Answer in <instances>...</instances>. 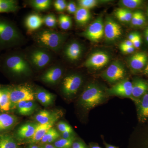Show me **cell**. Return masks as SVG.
Instances as JSON below:
<instances>
[{
    "label": "cell",
    "instance_id": "7a4b0ae2",
    "mask_svg": "<svg viewBox=\"0 0 148 148\" xmlns=\"http://www.w3.org/2000/svg\"><path fill=\"white\" fill-rule=\"evenodd\" d=\"M103 88L95 84L87 86L80 97V104L86 110H89L98 106L106 99Z\"/></svg>",
    "mask_w": 148,
    "mask_h": 148
},
{
    "label": "cell",
    "instance_id": "44dd1931",
    "mask_svg": "<svg viewBox=\"0 0 148 148\" xmlns=\"http://www.w3.org/2000/svg\"><path fill=\"white\" fill-rule=\"evenodd\" d=\"M136 104L138 106L139 120L142 122L146 121L148 119V92L143 95L142 99Z\"/></svg>",
    "mask_w": 148,
    "mask_h": 148
},
{
    "label": "cell",
    "instance_id": "f5cc1de1",
    "mask_svg": "<svg viewBox=\"0 0 148 148\" xmlns=\"http://www.w3.org/2000/svg\"><path fill=\"white\" fill-rule=\"evenodd\" d=\"M145 37L147 42L148 43V27L146 29L145 32Z\"/></svg>",
    "mask_w": 148,
    "mask_h": 148
},
{
    "label": "cell",
    "instance_id": "603a6c76",
    "mask_svg": "<svg viewBox=\"0 0 148 148\" xmlns=\"http://www.w3.org/2000/svg\"><path fill=\"white\" fill-rule=\"evenodd\" d=\"M62 111L51 112L47 110H42L39 112L35 117L36 121L39 124H44L51 120Z\"/></svg>",
    "mask_w": 148,
    "mask_h": 148
},
{
    "label": "cell",
    "instance_id": "7402d4cb",
    "mask_svg": "<svg viewBox=\"0 0 148 148\" xmlns=\"http://www.w3.org/2000/svg\"><path fill=\"white\" fill-rule=\"evenodd\" d=\"M35 97L42 105L49 106L53 103L55 95L42 89H38L35 92Z\"/></svg>",
    "mask_w": 148,
    "mask_h": 148
},
{
    "label": "cell",
    "instance_id": "7bdbcfd3",
    "mask_svg": "<svg viewBox=\"0 0 148 148\" xmlns=\"http://www.w3.org/2000/svg\"><path fill=\"white\" fill-rule=\"evenodd\" d=\"M145 21L146 18L145 15L142 12L140 11L138 21H137V24H136V27H140L143 26L145 24Z\"/></svg>",
    "mask_w": 148,
    "mask_h": 148
},
{
    "label": "cell",
    "instance_id": "9a60e30c",
    "mask_svg": "<svg viewBox=\"0 0 148 148\" xmlns=\"http://www.w3.org/2000/svg\"><path fill=\"white\" fill-rule=\"evenodd\" d=\"M63 69L59 66H54L48 69L41 77L42 80L46 83L54 84L58 82L62 76Z\"/></svg>",
    "mask_w": 148,
    "mask_h": 148
},
{
    "label": "cell",
    "instance_id": "d6a6232c",
    "mask_svg": "<svg viewBox=\"0 0 148 148\" xmlns=\"http://www.w3.org/2000/svg\"><path fill=\"white\" fill-rule=\"evenodd\" d=\"M101 2L97 0H79L78 1V4L79 6L90 10L91 9L96 7Z\"/></svg>",
    "mask_w": 148,
    "mask_h": 148
},
{
    "label": "cell",
    "instance_id": "4fadbf2b",
    "mask_svg": "<svg viewBox=\"0 0 148 148\" xmlns=\"http://www.w3.org/2000/svg\"><path fill=\"white\" fill-rule=\"evenodd\" d=\"M83 51L82 45L78 42L74 41L66 46L64 49V54L69 61L75 62L79 60Z\"/></svg>",
    "mask_w": 148,
    "mask_h": 148
},
{
    "label": "cell",
    "instance_id": "5bb4252c",
    "mask_svg": "<svg viewBox=\"0 0 148 148\" xmlns=\"http://www.w3.org/2000/svg\"><path fill=\"white\" fill-rule=\"evenodd\" d=\"M62 114L63 113L61 112V113L56 115L54 118L46 124H38L34 135L30 139L28 140V142L32 144L40 142L46 133L52 127L53 125L55 124L56 122L58 121V119L62 116Z\"/></svg>",
    "mask_w": 148,
    "mask_h": 148
},
{
    "label": "cell",
    "instance_id": "ee69618b",
    "mask_svg": "<svg viewBox=\"0 0 148 148\" xmlns=\"http://www.w3.org/2000/svg\"><path fill=\"white\" fill-rule=\"evenodd\" d=\"M140 11H137L133 12L132 14V19H131L130 23L133 26L136 27L137 21H138V16L140 14Z\"/></svg>",
    "mask_w": 148,
    "mask_h": 148
},
{
    "label": "cell",
    "instance_id": "f907efd6",
    "mask_svg": "<svg viewBox=\"0 0 148 148\" xmlns=\"http://www.w3.org/2000/svg\"><path fill=\"white\" fill-rule=\"evenodd\" d=\"M89 148H102L100 146L98 145V144L95 143H91L89 145Z\"/></svg>",
    "mask_w": 148,
    "mask_h": 148
},
{
    "label": "cell",
    "instance_id": "d4e9b609",
    "mask_svg": "<svg viewBox=\"0 0 148 148\" xmlns=\"http://www.w3.org/2000/svg\"><path fill=\"white\" fill-rule=\"evenodd\" d=\"M18 3L13 0H0V13L14 12L18 9Z\"/></svg>",
    "mask_w": 148,
    "mask_h": 148
},
{
    "label": "cell",
    "instance_id": "5b68a950",
    "mask_svg": "<svg viewBox=\"0 0 148 148\" xmlns=\"http://www.w3.org/2000/svg\"><path fill=\"white\" fill-rule=\"evenodd\" d=\"M35 92L29 85H21L10 90L11 108L16 107L19 102L22 101H33L35 98Z\"/></svg>",
    "mask_w": 148,
    "mask_h": 148
},
{
    "label": "cell",
    "instance_id": "db71d44e",
    "mask_svg": "<svg viewBox=\"0 0 148 148\" xmlns=\"http://www.w3.org/2000/svg\"><path fill=\"white\" fill-rule=\"evenodd\" d=\"M144 73L147 75H148V64L147 66H146L145 69L144 70Z\"/></svg>",
    "mask_w": 148,
    "mask_h": 148
},
{
    "label": "cell",
    "instance_id": "8fae6325",
    "mask_svg": "<svg viewBox=\"0 0 148 148\" xmlns=\"http://www.w3.org/2000/svg\"><path fill=\"white\" fill-rule=\"evenodd\" d=\"M132 82L129 80L124 79L117 83L106 92L109 95H116L132 99Z\"/></svg>",
    "mask_w": 148,
    "mask_h": 148
},
{
    "label": "cell",
    "instance_id": "52a82bcc",
    "mask_svg": "<svg viewBox=\"0 0 148 148\" xmlns=\"http://www.w3.org/2000/svg\"><path fill=\"white\" fill-rule=\"evenodd\" d=\"M104 35V23L103 17H97L89 24L81 35L93 42L100 41Z\"/></svg>",
    "mask_w": 148,
    "mask_h": 148
},
{
    "label": "cell",
    "instance_id": "ffe728a7",
    "mask_svg": "<svg viewBox=\"0 0 148 148\" xmlns=\"http://www.w3.org/2000/svg\"><path fill=\"white\" fill-rule=\"evenodd\" d=\"M74 15L76 23L80 27L86 26L91 18L90 10L79 6H78L77 10Z\"/></svg>",
    "mask_w": 148,
    "mask_h": 148
},
{
    "label": "cell",
    "instance_id": "11a10c76",
    "mask_svg": "<svg viewBox=\"0 0 148 148\" xmlns=\"http://www.w3.org/2000/svg\"><path fill=\"white\" fill-rule=\"evenodd\" d=\"M29 147H30L31 148H40L38 146L36 145H33V144H32V145H30Z\"/></svg>",
    "mask_w": 148,
    "mask_h": 148
},
{
    "label": "cell",
    "instance_id": "8d00e7d4",
    "mask_svg": "<svg viewBox=\"0 0 148 148\" xmlns=\"http://www.w3.org/2000/svg\"><path fill=\"white\" fill-rule=\"evenodd\" d=\"M57 127L61 133L65 132H73L72 127L65 122H59L57 123Z\"/></svg>",
    "mask_w": 148,
    "mask_h": 148
},
{
    "label": "cell",
    "instance_id": "1f68e13d",
    "mask_svg": "<svg viewBox=\"0 0 148 148\" xmlns=\"http://www.w3.org/2000/svg\"><path fill=\"white\" fill-rule=\"evenodd\" d=\"M43 24L48 27L51 28H55L57 24V18L53 14H49L43 17Z\"/></svg>",
    "mask_w": 148,
    "mask_h": 148
},
{
    "label": "cell",
    "instance_id": "484cf974",
    "mask_svg": "<svg viewBox=\"0 0 148 148\" xmlns=\"http://www.w3.org/2000/svg\"><path fill=\"white\" fill-rule=\"evenodd\" d=\"M16 121L15 117L8 114H3L1 115L0 130L8 129L12 127Z\"/></svg>",
    "mask_w": 148,
    "mask_h": 148
},
{
    "label": "cell",
    "instance_id": "4316f807",
    "mask_svg": "<svg viewBox=\"0 0 148 148\" xmlns=\"http://www.w3.org/2000/svg\"><path fill=\"white\" fill-rule=\"evenodd\" d=\"M51 3L50 0H34L31 2V5L36 10L45 11L50 9Z\"/></svg>",
    "mask_w": 148,
    "mask_h": 148
},
{
    "label": "cell",
    "instance_id": "ba28073f",
    "mask_svg": "<svg viewBox=\"0 0 148 148\" xmlns=\"http://www.w3.org/2000/svg\"><path fill=\"white\" fill-rule=\"evenodd\" d=\"M110 58V56L107 52L98 51L91 53L84 65L88 69L99 70L106 66Z\"/></svg>",
    "mask_w": 148,
    "mask_h": 148
},
{
    "label": "cell",
    "instance_id": "4dcf8cb0",
    "mask_svg": "<svg viewBox=\"0 0 148 148\" xmlns=\"http://www.w3.org/2000/svg\"><path fill=\"white\" fill-rule=\"evenodd\" d=\"M75 139V136L68 139L61 138L56 141L53 145L56 148H71Z\"/></svg>",
    "mask_w": 148,
    "mask_h": 148
},
{
    "label": "cell",
    "instance_id": "b9f144b4",
    "mask_svg": "<svg viewBox=\"0 0 148 148\" xmlns=\"http://www.w3.org/2000/svg\"><path fill=\"white\" fill-rule=\"evenodd\" d=\"M120 49L123 53L125 54H130L134 52L135 48L134 47H125L120 45Z\"/></svg>",
    "mask_w": 148,
    "mask_h": 148
},
{
    "label": "cell",
    "instance_id": "836d02e7",
    "mask_svg": "<svg viewBox=\"0 0 148 148\" xmlns=\"http://www.w3.org/2000/svg\"><path fill=\"white\" fill-rule=\"evenodd\" d=\"M36 108V104L33 101H27L20 115L24 116L29 115L34 112Z\"/></svg>",
    "mask_w": 148,
    "mask_h": 148
},
{
    "label": "cell",
    "instance_id": "6da1fadb",
    "mask_svg": "<svg viewBox=\"0 0 148 148\" xmlns=\"http://www.w3.org/2000/svg\"><path fill=\"white\" fill-rule=\"evenodd\" d=\"M68 35L50 30L44 29L37 33L35 37L37 43L42 47L57 51L60 50L67 40Z\"/></svg>",
    "mask_w": 148,
    "mask_h": 148
},
{
    "label": "cell",
    "instance_id": "f35d334b",
    "mask_svg": "<svg viewBox=\"0 0 148 148\" xmlns=\"http://www.w3.org/2000/svg\"><path fill=\"white\" fill-rule=\"evenodd\" d=\"M121 9L122 11L123 12V15H124L125 23H128L130 22L131 19H132L133 13L131 12L130 10L124 8H121Z\"/></svg>",
    "mask_w": 148,
    "mask_h": 148
},
{
    "label": "cell",
    "instance_id": "ab89813d",
    "mask_svg": "<svg viewBox=\"0 0 148 148\" xmlns=\"http://www.w3.org/2000/svg\"><path fill=\"white\" fill-rule=\"evenodd\" d=\"M114 15L119 21L122 23H125V19L121 8H117L116 10L114 12Z\"/></svg>",
    "mask_w": 148,
    "mask_h": 148
},
{
    "label": "cell",
    "instance_id": "d6986e66",
    "mask_svg": "<svg viewBox=\"0 0 148 148\" xmlns=\"http://www.w3.org/2000/svg\"><path fill=\"white\" fill-rule=\"evenodd\" d=\"M43 24V18L37 14H32L26 17L25 25L29 32L36 31L39 29Z\"/></svg>",
    "mask_w": 148,
    "mask_h": 148
},
{
    "label": "cell",
    "instance_id": "9f6ffc18",
    "mask_svg": "<svg viewBox=\"0 0 148 148\" xmlns=\"http://www.w3.org/2000/svg\"><path fill=\"white\" fill-rule=\"evenodd\" d=\"M1 90L0 89V101H1Z\"/></svg>",
    "mask_w": 148,
    "mask_h": 148
},
{
    "label": "cell",
    "instance_id": "d590c367",
    "mask_svg": "<svg viewBox=\"0 0 148 148\" xmlns=\"http://www.w3.org/2000/svg\"><path fill=\"white\" fill-rule=\"evenodd\" d=\"M56 10L58 12H62L66 9L67 3L65 0H56L53 3Z\"/></svg>",
    "mask_w": 148,
    "mask_h": 148
},
{
    "label": "cell",
    "instance_id": "2e32d148",
    "mask_svg": "<svg viewBox=\"0 0 148 148\" xmlns=\"http://www.w3.org/2000/svg\"><path fill=\"white\" fill-rule=\"evenodd\" d=\"M147 60L148 56L145 53L138 52L129 57L128 63L130 69L137 71L144 68Z\"/></svg>",
    "mask_w": 148,
    "mask_h": 148
},
{
    "label": "cell",
    "instance_id": "83f0119b",
    "mask_svg": "<svg viewBox=\"0 0 148 148\" xmlns=\"http://www.w3.org/2000/svg\"><path fill=\"white\" fill-rule=\"evenodd\" d=\"M17 143L10 135H3L0 138V148H17Z\"/></svg>",
    "mask_w": 148,
    "mask_h": 148
},
{
    "label": "cell",
    "instance_id": "7dc6e473",
    "mask_svg": "<svg viewBox=\"0 0 148 148\" xmlns=\"http://www.w3.org/2000/svg\"><path fill=\"white\" fill-rule=\"evenodd\" d=\"M123 46L125 47H133V43L132 42L130 41L129 40H127L123 41V42L121 43L120 45Z\"/></svg>",
    "mask_w": 148,
    "mask_h": 148
},
{
    "label": "cell",
    "instance_id": "30bf717a",
    "mask_svg": "<svg viewBox=\"0 0 148 148\" xmlns=\"http://www.w3.org/2000/svg\"><path fill=\"white\" fill-rule=\"evenodd\" d=\"M83 82L82 77L78 74L69 75L64 78L62 82V90L66 96L75 95Z\"/></svg>",
    "mask_w": 148,
    "mask_h": 148
},
{
    "label": "cell",
    "instance_id": "91938a15",
    "mask_svg": "<svg viewBox=\"0 0 148 148\" xmlns=\"http://www.w3.org/2000/svg\"><path fill=\"white\" fill-rule=\"evenodd\" d=\"M0 120H1V115H0Z\"/></svg>",
    "mask_w": 148,
    "mask_h": 148
},
{
    "label": "cell",
    "instance_id": "7c38bea8",
    "mask_svg": "<svg viewBox=\"0 0 148 148\" xmlns=\"http://www.w3.org/2000/svg\"><path fill=\"white\" fill-rule=\"evenodd\" d=\"M50 53L45 49H39L33 51L29 56L30 63L38 69H43L51 61Z\"/></svg>",
    "mask_w": 148,
    "mask_h": 148
},
{
    "label": "cell",
    "instance_id": "f546056e",
    "mask_svg": "<svg viewBox=\"0 0 148 148\" xmlns=\"http://www.w3.org/2000/svg\"><path fill=\"white\" fill-rule=\"evenodd\" d=\"M58 21L60 28L63 30H69L72 27L71 18L69 15L64 14H60L58 17Z\"/></svg>",
    "mask_w": 148,
    "mask_h": 148
},
{
    "label": "cell",
    "instance_id": "e0dca14e",
    "mask_svg": "<svg viewBox=\"0 0 148 148\" xmlns=\"http://www.w3.org/2000/svg\"><path fill=\"white\" fill-rule=\"evenodd\" d=\"M132 100L136 103L139 98L148 92V83L140 79H135L132 82Z\"/></svg>",
    "mask_w": 148,
    "mask_h": 148
},
{
    "label": "cell",
    "instance_id": "277c9868",
    "mask_svg": "<svg viewBox=\"0 0 148 148\" xmlns=\"http://www.w3.org/2000/svg\"><path fill=\"white\" fill-rule=\"evenodd\" d=\"M4 65L8 71L16 75H27L31 72L29 62L20 54L9 56L5 59Z\"/></svg>",
    "mask_w": 148,
    "mask_h": 148
},
{
    "label": "cell",
    "instance_id": "680465c9",
    "mask_svg": "<svg viewBox=\"0 0 148 148\" xmlns=\"http://www.w3.org/2000/svg\"><path fill=\"white\" fill-rule=\"evenodd\" d=\"M31 148V147H29H29H28V148Z\"/></svg>",
    "mask_w": 148,
    "mask_h": 148
},
{
    "label": "cell",
    "instance_id": "f1b7e54d",
    "mask_svg": "<svg viewBox=\"0 0 148 148\" xmlns=\"http://www.w3.org/2000/svg\"><path fill=\"white\" fill-rule=\"evenodd\" d=\"M143 3L142 0H121L119 1V4L121 8L130 10L140 7Z\"/></svg>",
    "mask_w": 148,
    "mask_h": 148
},
{
    "label": "cell",
    "instance_id": "bcb514c9",
    "mask_svg": "<svg viewBox=\"0 0 148 148\" xmlns=\"http://www.w3.org/2000/svg\"><path fill=\"white\" fill-rule=\"evenodd\" d=\"M62 138L65 139H68L73 137V132H65L61 133Z\"/></svg>",
    "mask_w": 148,
    "mask_h": 148
},
{
    "label": "cell",
    "instance_id": "74e56055",
    "mask_svg": "<svg viewBox=\"0 0 148 148\" xmlns=\"http://www.w3.org/2000/svg\"><path fill=\"white\" fill-rule=\"evenodd\" d=\"M77 8L78 6H77L75 2L71 1L67 3L66 10L69 13L75 14L77 10Z\"/></svg>",
    "mask_w": 148,
    "mask_h": 148
},
{
    "label": "cell",
    "instance_id": "cb8c5ba5",
    "mask_svg": "<svg viewBox=\"0 0 148 148\" xmlns=\"http://www.w3.org/2000/svg\"><path fill=\"white\" fill-rule=\"evenodd\" d=\"M1 90V98L0 101V110L4 112H7L11 108L10 90L5 88Z\"/></svg>",
    "mask_w": 148,
    "mask_h": 148
},
{
    "label": "cell",
    "instance_id": "9c48e42d",
    "mask_svg": "<svg viewBox=\"0 0 148 148\" xmlns=\"http://www.w3.org/2000/svg\"><path fill=\"white\" fill-rule=\"evenodd\" d=\"M122 35L121 26L110 16L106 17L104 23L105 39L108 42L112 43L119 39Z\"/></svg>",
    "mask_w": 148,
    "mask_h": 148
},
{
    "label": "cell",
    "instance_id": "ac0fdd59",
    "mask_svg": "<svg viewBox=\"0 0 148 148\" xmlns=\"http://www.w3.org/2000/svg\"><path fill=\"white\" fill-rule=\"evenodd\" d=\"M38 125V124L32 123L22 125L17 130V138L21 140L30 139L34 135Z\"/></svg>",
    "mask_w": 148,
    "mask_h": 148
},
{
    "label": "cell",
    "instance_id": "60d3db41",
    "mask_svg": "<svg viewBox=\"0 0 148 148\" xmlns=\"http://www.w3.org/2000/svg\"><path fill=\"white\" fill-rule=\"evenodd\" d=\"M71 148H89L85 143L80 140H75Z\"/></svg>",
    "mask_w": 148,
    "mask_h": 148
},
{
    "label": "cell",
    "instance_id": "e575fe53",
    "mask_svg": "<svg viewBox=\"0 0 148 148\" xmlns=\"http://www.w3.org/2000/svg\"><path fill=\"white\" fill-rule=\"evenodd\" d=\"M58 134L59 133L56 131L55 128L51 127L46 133L45 135L43 137L42 139L40 141L41 144H43V145L46 144L48 140H49L50 138H52L53 136L58 135Z\"/></svg>",
    "mask_w": 148,
    "mask_h": 148
},
{
    "label": "cell",
    "instance_id": "6f0895ef",
    "mask_svg": "<svg viewBox=\"0 0 148 148\" xmlns=\"http://www.w3.org/2000/svg\"><path fill=\"white\" fill-rule=\"evenodd\" d=\"M147 14H148V9H147Z\"/></svg>",
    "mask_w": 148,
    "mask_h": 148
},
{
    "label": "cell",
    "instance_id": "c3c4849f",
    "mask_svg": "<svg viewBox=\"0 0 148 148\" xmlns=\"http://www.w3.org/2000/svg\"><path fill=\"white\" fill-rule=\"evenodd\" d=\"M138 34V33H131V34L128 35V39L127 40H129L130 41L132 42L135 40V39L136 38Z\"/></svg>",
    "mask_w": 148,
    "mask_h": 148
},
{
    "label": "cell",
    "instance_id": "816d5d0a",
    "mask_svg": "<svg viewBox=\"0 0 148 148\" xmlns=\"http://www.w3.org/2000/svg\"><path fill=\"white\" fill-rule=\"evenodd\" d=\"M104 144L106 148H119V147H116V146L108 144L106 142H104Z\"/></svg>",
    "mask_w": 148,
    "mask_h": 148
},
{
    "label": "cell",
    "instance_id": "8992f818",
    "mask_svg": "<svg viewBox=\"0 0 148 148\" xmlns=\"http://www.w3.org/2000/svg\"><path fill=\"white\" fill-rule=\"evenodd\" d=\"M126 71L123 64L119 61L112 62L101 74L102 78L110 83H117L124 79Z\"/></svg>",
    "mask_w": 148,
    "mask_h": 148
},
{
    "label": "cell",
    "instance_id": "f6af8a7d",
    "mask_svg": "<svg viewBox=\"0 0 148 148\" xmlns=\"http://www.w3.org/2000/svg\"><path fill=\"white\" fill-rule=\"evenodd\" d=\"M133 47L135 48H138L140 47L141 45V36L139 34H138L136 37V38L132 42Z\"/></svg>",
    "mask_w": 148,
    "mask_h": 148
},
{
    "label": "cell",
    "instance_id": "3957f363",
    "mask_svg": "<svg viewBox=\"0 0 148 148\" xmlns=\"http://www.w3.org/2000/svg\"><path fill=\"white\" fill-rule=\"evenodd\" d=\"M23 37L18 29L12 23L0 19V46H11L19 43Z\"/></svg>",
    "mask_w": 148,
    "mask_h": 148
},
{
    "label": "cell",
    "instance_id": "681fc988",
    "mask_svg": "<svg viewBox=\"0 0 148 148\" xmlns=\"http://www.w3.org/2000/svg\"><path fill=\"white\" fill-rule=\"evenodd\" d=\"M40 148H56L53 145L49 144H46L40 147Z\"/></svg>",
    "mask_w": 148,
    "mask_h": 148
}]
</instances>
